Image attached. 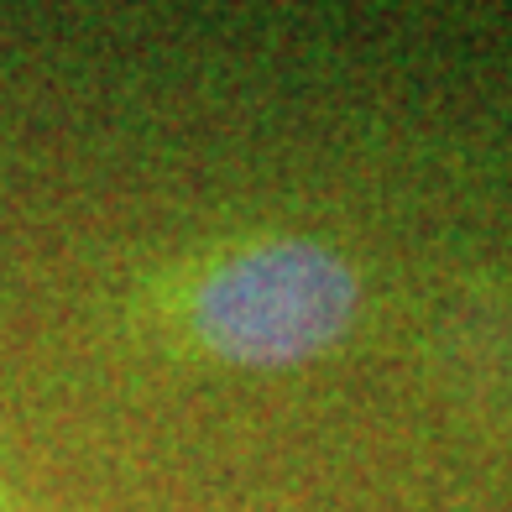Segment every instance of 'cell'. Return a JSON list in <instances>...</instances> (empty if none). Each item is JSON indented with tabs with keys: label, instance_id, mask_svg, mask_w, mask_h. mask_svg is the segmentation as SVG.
<instances>
[{
	"label": "cell",
	"instance_id": "6da1fadb",
	"mask_svg": "<svg viewBox=\"0 0 512 512\" xmlns=\"http://www.w3.org/2000/svg\"><path fill=\"white\" fill-rule=\"evenodd\" d=\"M356 309V277L314 246H262L225 267L204 298L215 345L246 361H293L345 330Z\"/></svg>",
	"mask_w": 512,
	"mask_h": 512
}]
</instances>
